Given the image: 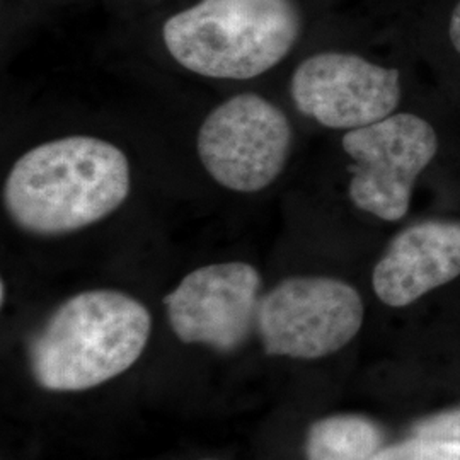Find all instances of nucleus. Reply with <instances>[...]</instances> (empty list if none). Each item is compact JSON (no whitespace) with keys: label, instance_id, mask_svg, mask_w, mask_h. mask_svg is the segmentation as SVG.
<instances>
[{"label":"nucleus","instance_id":"obj_1","mask_svg":"<svg viewBox=\"0 0 460 460\" xmlns=\"http://www.w3.org/2000/svg\"><path fill=\"white\" fill-rule=\"evenodd\" d=\"M132 191L127 154L93 135H66L24 152L2 186L17 229L41 237L87 229L121 208Z\"/></svg>","mask_w":460,"mask_h":460},{"label":"nucleus","instance_id":"obj_2","mask_svg":"<svg viewBox=\"0 0 460 460\" xmlns=\"http://www.w3.org/2000/svg\"><path fill=\"white\" fill-rule=\"evenodd\" d=\"M296 0H197L163 24L172 60L199 77L249 81L281 64L300 38Z\"/></svg>","mask_w":460,"mask_h":460},{"label":"nucleus","instance_id":"obj_3","mask_svg":"<svg viewBox=\"0 0 460 460\" xmlns=\"http://www.w3.org/2000/svg\"><path fill=\"white\" fill-rule=\"evenodd\" d=\"M150 329L147 307L125 292L101 288L70 296L31 343L34 378L49 391L93 389L140 358Z\"/></svg>","mask_w":460,"mask_h":460},{"label":"nucleus","instance_id":"obj_4","mask_svg":"<svg viewBox=\"0 0 460 460\" xmlns=\"http://www.w3.org/2000/svg\"><path fill=\"white\" fill-rule=\"evenodd\" d=\"M294 128L279 106L254 93L222 101L201 121L197 154L222 188L252 195L279 180L290 159Z\"/></svg>","mask_w":460,"mask_h":460},{"label":"nucleus","instance_id":"obj_5","mask_svg":"<svg viewBox=\"0 0 460 460\" xmlns=\"http://www.w3.org/2000/svg\"><path fill=\"white\" fill-rule=\"evenodd\" d=\"M349 167L348 197L363 214L399 222L411 205L414 182L438 152V137L425 118L394 113L341 138Z\"/></svg>","mask_w":460,"mask_h":460},{"label":"nucleus","instance_id":"obj_6","mask_svg":"<svg viewBox=\"0 0 460 460\" xmlns=\"http://www.w3.org/2000/svg\"><path fill=\"white\" fill-rule=\"evenodd\" d=\"M355 287L329 277H292L260 302L258 329L268 355L315 360L345 348L362 329Z\"/></svg>","mask_w":460,"mask_h":460},{"label":"nucleus","instance_id":"obj_7","mask_svg":"<svg viewBox=\"0 0 460 460\" xmlns=\"http://www.w3.org/2000/svg\"><path fill=\"white\" fill-rule=\"evenodd\" d=\"M296 110L331 130H357L394 115L402 89L395 68L345 51H319L290 79Z\"/></svg>","mask_w":460,"mask_h":460},{"label":"nucleus","instance_id":"obj_8","mask_svg":"<svg viewBox=\"0 0 460 460\" xmlns=\"http://www.w3.org/2000/svg\"><path fill=\"white\" fill-rule=\"evenodd\" d=\"M261 277L243 261L193 270L164 298L169 324L182 343L230 351L241 345L258 319Z\"/></svg>","mask_w":460,"mask_h":460},{"label":"nucleus","instance_id":"obj_9","mask_svg":"<svg viewBox=\"0 0 460 460\" xmlns=\"http://www.w3.org/2000/svg\"><path fill=\"white\" fill-rule=\"evenodd\" d=\"M460 277V222L425 220L401 230L372 273L376 296L389 307H408Z\"/></svg>","mask_w":460,"mask_h":460},{"label":"nucleus","instance_id":"obj_10","mask_svg":"<svg viewBox=\"0 0 460 460\" xmlns=\"http://www.w3.org/2000/svg\"><path fill=\"white\" fill-rule=\"evenodd\" d=\"M382 442V429L368 418L329 416L309 429L307 460H370Z\"/></svg>","mask_w":460,"mask_h":460},{"label":"nucleus","instance_id":"obj_11","mask_svg":"<svg viewBox=\"0 0 460 460\" xmlns=\"http://www.w3.org/2000/svg\"><path fill=\"white\" fill-rule=\"evenodd\" d=\"M370 460H460V442L414 437L408 442L380 448Z\"/></svg>","mask_w":460,"mask_h":460},{"label":"nucleus","instance_id":"obj_12","mask_svg":"<svg viewBox=\"0 0 460 460\" xmlns=\"http://www.w3.org/2000/svg\"><path fill=\"white\" fill-rule=\"evenodd\" d=\"M412 435L420 438L460 442V410L428 416L412 427Z\"/></svg>","mask_w":460,"mask_h":460},{"label":"nucleus","instance_id":"obj_13","mask_svg":"<svg viewBox=\"0 0 460 460\" xmlns=\"http://www.w3.org/2000/svg\"><path fill=\"white\" fill-rule=\"evenodd\" d=\"M448 38L452 47L456 49L457 53H460V2L456 4L452 14H450V21H448Z\"/></svg>","mask_w":460,"mask_h":460},{"label":"nucleus","instance_id":"obj_14","mask_svg":"<svg viewBox=\"0 0 460 460\" xmlns=\"http://www.w3.org/2000/svg\"><path fill=\"white\" fill-rule=\"evenodd\" d=\"M5 300V283L2 281V302Z\"/></svg>","mask_w":460,"mask_h":460}]
</instances>
